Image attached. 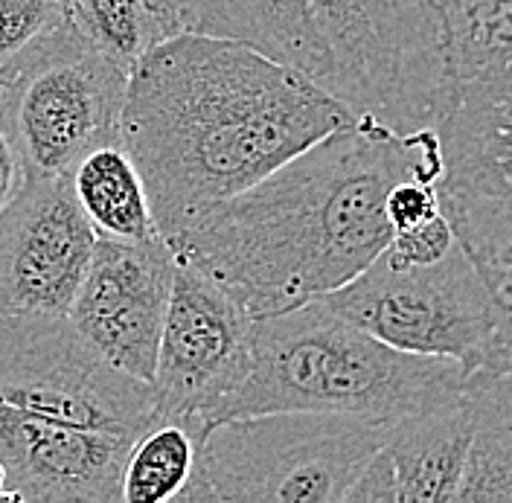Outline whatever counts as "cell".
<instances>
[{
    "label": "cell",
    "mask_w": 512,
    "mask_h": 503,
    "mask_svg": "<svg viewBox=\"0 0 512 503\" xmlns=\"http://www.w3.org/2000/svg\"><path fill=\"white\" fill-rule=\"evenodd\" d=\"M355 120L344 99L254 44L184 30L131 67L120 140L172 239Z\"/></svg>",
    "instance_id": "obj_1"
},
{
    "label": "cell",
    "mask_w": 512,
    "mask_h": 503,
    "mask_svg": "<svg viewBox=\"0 0 512 503\" xmlns=\"http://www.w3.org/2000/svg\"><path fill=\"white\" fill-rule=\"evenodd\" d=\"M405 178H443L437 128L393 131L358 114L166 242L216 274L254 317L280 315L382 256L393 236L384 198Z\"/></svg>",
    "instance_id": "obj_2"
},
{
    "label": "cell",
    "mask_w": 512,
    "mask_h": 503,
    "mask_svg": "<svg viewBox=\"0 0 512 503\" xmlns=\"http://www.w3.org/2000/svg\"><path fill=\"white\" fill-rule=\"evenodd\" d=\"M469 370L457 361L402 352L320 300L256 317L251 367L227 396L216 425L254 413L315 410L396 425L451 402Z\"/></svg>",
    "instance_id": "obj_3"
},
{
    "label": "cell",
    "mask_w": 512,
    "mask_h": 503,
    "mask_svg": "<svg viewBox=\"0 0 512 503\" xmlns=\"http://www.w3.org/2000/svg\"><path fill=\"white\" fill-rule=\"evenodd\" d=\"M393 425L315 410L219 422L201 442L184 503H347Z\"/></svg>",
    "instance_id": "obj_4"
},
{
    "label": "cell",
    "mask_w": 512,
    "mask_h": 503,
    "mask_svg": "<svg viewBox=\"0 0 512 503\" xmlns=\"http://www.w3.org/2000/svg\"><path fill=\"white\" fill-rule=\"evenodd\" d=\"M335 64L332 94L393 131L437 128L454 70L443 0H306Z\"/></svg>",
    "instance_id": "obj_5"
},
{
    "label": "cell",
    "mask_w": 512,
    "mask_h": 503,
    "mask_svg": "<svg viewBox=\"0 0 512 503\" xmlns=\"http://www.w3.org/2000/svg\"><path fill=\"white\" fill-rule=\"evenodd\" d=\"M318 300L402 352L448 358L469 373L512 370V317L460 242L431 265L402 268L379 256Z\"/></svg>",
    "instance_id": "obj_6"
},
{
    "label": "cell",
    "mask_w": 512,
    "mask_h": 503,
    "mask_svg": "<svg viewBox=\"0 0 512 503\" xmlns=\"http://www.w3.org/2000/svg\"><path fill=\"white\" fill-rule=\"evenodd\" d=\"M128 73L67 18L0 85L32 175H70L85 152L120 137Z\"/></svg>",
    "instance_id": "obj_7"
},
{
    "label": "cell",
    "mask_w": 512,
    "mask_h": 503,
    "mask_svg": "<svg viewBox=\"0 0 512 503\" xmlns=\"http://www.w3.org/2000/svg\"><path fill=\"white\" fill-rule=\"evenodd\" d=\"M0 405L131 437L155 416L152 387L99 358L67 320H0Z\"/></svg>",
    "instance_id": "obj_8"
},
{
    "label": "cell",
    "mask_w": 512,
    "mask_h": 503,
    "mask_svg": "<svg viewBox=\"0 0 512 503\" xmlns=\"http://www.w3.org/2000/svg\"><path fill=\"white\" fill-rule=\"evenodd\" d=\"M256 317L204 265L175 253L152 373L155 416L201 419L207 431L251 367Z\"/></svg>",
    "instance_id": "obj_9"
},
{
    "label": "cell",
    "mask_w": 512,
    "mask_h": 503,
    "mask_svg": "<svg viewBox=\"0 0 512 503\" xmlns=\"http://www.w3.org/2000/svg\"><path fill=\"white\" fill-rule=\"evenodd\" d=\"M94 245L70 178L32 175L0 219V320H67Z\"/></svg>",
    "instance_id": "obj_10"
},
{
    "label": "cell",
    "mask_w": 512,
    "mask_h": 503,
    "mask_svg": "<svg viewBox=\"0 0 512 503\" xmlns=\"http://www.w3.org/2000/svg\"><path fill=\"white\" fill-rule=\"evenodd\" d=\"M172 274L175 251L160 233L146 239L96 236L67 323L111 367L149 384Z\"/></svg>",
    "instance_id": "obj_11"
},
{
    "label": "cell",
    "mask_w": 512,
    "mask_h": 503,
    "mask_svg": "<svg viewBox=\"0 0 512 503\" xmlns=\"http://www.w3.org/2000/svg\"><path fill=\"white\" fill-rule=\"evenodd\" d=\"M131 434L64 425L0 405V463L24 503H123Z\"/></svg>",
    "instance_id": "obj_12"
},
{
    "label": "cell",
    "mask_w": 512,
    "mask_h": 503,
    "mask_svg": "<svg viewBox=\"0 0 512 503\" xmlns=\"http://www.w3.org/2000/svg\"><path fill=\"white\" fill-rule=\"evenodd\" d=\"M443 178L437 189L512 195V59H483L454 82L437 123Z\"/></svg>",
    "instance_id": "obj_13"
},
{
    "label": "cell",
    "mask_w": 512,
    "mask_h": 503,
    "mask_svg": "<svg viewBox=\"0 0 512 503\" xmlns=\"http://www.w3.org/2000/svg\"><path fill=\"white\" fill-rule=\"evenodd\" d=\"M181 30L239 38L312 76L326 91L335 64L306 0H166Z\"/></svg>",
    "instance_id": "obj_14"
},
{
    "label": "cell",
    "mask_w": 512,
    "mask_h": 503,
    "mask_svg": "<svg viewBox=\"0 0 512 503\" xmlns=\"http://www.w3.org/2000/svg\"><path fill=\"white\" fill-rule=\"evenodd\" d=\"M466 445L469 408L463 390L451 402L396 422L382 445L396 503H457Z\"/></svg>",
    "instance_id": "obj_15"
},
{
    "label": "cell",
    "mask_w": 512,
    "mask_h": 503,
    "mask_svg": "<svg viewBox=\"0 0 512 503\" xmlns=\"http://www.w3.org/2000/svg\"><path fill=\"white\" fill-rule=\"evenodd\" d=\"M469 445L457 503H512V370L469 373Z\"/></svg>",
    "instance_id": "obj_16"
},
{
    "label": "cell",
    "mask_w": 512,
    "mask_h": 503,
    "mask_svg": "<svg viewBox=\"0 0 512 503\" xmlns=\"http://www.w3.org/2000/svg\"><path fill=\"white\" fill-rule=\"evenodd\" d=\"M67 178L96 236L146 239L158 233L146 181L120 137L85 152Z\"/></svg>",
    "instance_id": "obj_17"
},
{
    "label": "cell",
    "mask_w": 512,
    "mask_h": 503,
    "mask_svg": "<svg viewBox=\"0 0 512 503\" xmlns=\"http://www.w3.org/2000/svg\"><path fill=\"white\" fill-rule=\"evenodd\" d=\"M207 425L190 416H152L123 466V503H184L198 474Z\"/></svg>",
    "instance_id": "obj_18"
},
{
    "label": "cell",
    "mask_w": 512,
    "mask_h": 503,
    "mask_svg": "<svg viewBox=\"0 0 512 503\" xmlns=\"http://www.w3.org/2000/svg\"><path fill=\"white\" fill-rule=\"evenodd\" d=\"M440 210L480 277L512 317V195H469L437 189Z\"/></svg>",
    "instance_id": "obj_19"
},
{
    "label": "cell",
    "mask_w": 512,
    "mask_h": 503,
    "mask_svg": "<svg viewBox=\"0 0 512 503\" xmlns=\"http://www.w3.org/2000/svg\"><path fill=\"white\" fill-rule=\"evenodd\" d=\"M70 18L102 56L126 73L155 44L184 32L166 0H79L70 6Z\"/></svg>",
    "instance_id": "obj_20"
},
{
    "label": "cell",
    "mask_w": 512,
    "mask_h": 503,
    "mask_svg": "<svg viewBox=\"0 0 512 503\" xmlns=\"http://www.w3.org/2000/svg\"><path fill=\"white\" fill-rule=\"evenodd\" d=\"M64 18L62 0H0V85Z\"/></svg>",
    "instance_id": "obj_21"
},
{
    "label": "cell",
    "mask_w": 512,
    "mask_h": 503,
    "mask_svg": "<svg viewBox=\"0 0 512 503\" xmlns=\"http://www.w3.org/2000/svg\"><path fill=\"white\" fill-rule=\"evenodd\" d=\"M457 242L451 224H448L446 213L440 210L437 216H431L428 221H419L414 227H405V230H393L387 248L382 256L393 265H431L437 259H443L451 245Z\"/></svg>",
    "instance_id": "obj_22"
},
{
    "label": "cell",
    "mask_w": 512,
    "mask_h": 503,
    "mask_svg": "<svg viewBox=\"0 0 512 503\" xmlns=\"http://www.w3.org/2000/svg\"><path fill=\"white\" fill-rule=\"evenodd\" d=\"M448 41L472 47L486 41L512 15V0H443Z\"/></svg>",
    "instance_id": "obj_23"
},
{
    "label": "cell",
    "mask_w": 512,
    "mask_h": 503,
    "mask_svg": "<svg viewBox=\"0 0 512 503\" xmlns=\"http://www.w3.org/2000/svg\"><path fill=\"white\" fill-rule=\"evenodd\" d=\"M384 213H387V221L393 230H405L419 221H428L440 213L437 184L416 181V178H405V181L393 184L384 198Z\"/></svg>",
    "instance_id": "obj_24"
},
{
    "label": "cell",
    "mask_w": 512,
    "mask_h": 503,
    "mask_svg": "<svg viewBox=\"0 0 512 503\" xmlns=\"http://www.w3.org/2000/svg\"><path fill=\"white\" fill-rule=\"evenodd\" d=\"M30 178V166L24 160V152L18 146V137H15L9 114H6V105L0 99V219L18 201V195L30 184Z\"/></svg>",
    "instance_id": "obj_25"
},
{
    "label": "cell",
    "mask_w": 512,
    "mask_h": 503,
    "mask_svg": "<svg viewBox=\"0 0 512 503\" xmlns=\"http://www.w3.org/2000/svg\"><path fill=\"white\" fill-rule=\"evenodd\" d=\"M0 503H24L21 492L9 483V472L3 463H0Z\"/></svg>",
    "instance_id": "obj_26"
},
{
    "label": "cell",
    "mask_w": 512,
    "mask_h": 503,
    "mask_svg": "<svg viewBox=\"0 0 512 503\" xmlns=\"http://www.w3.org/2000/svg\"><path fill=\"white\" fill-rule=\"evenodd\" d=\"M495 56H501V59H512V38H510V44H507L501 53H495ZM486 59H489V56H486Z\"/></svg>",
    "instance_id": "obj_27"
},
{
    "label": "cell",
    "mask_w": 512,
    "mask_h": 503,
    "mask_svg": "<svg viewBox=\"0 0 512 503\" xmlns=\"http://www.w3.org/2000/svg\"><path fill=\"white\" fill-rule=\"evenodd\" d=\"M64 6H67V9H70V6H73V3H79V0H62Z\"/></svg>",
    "instance_id": "obj_28"
}]
</instances>
